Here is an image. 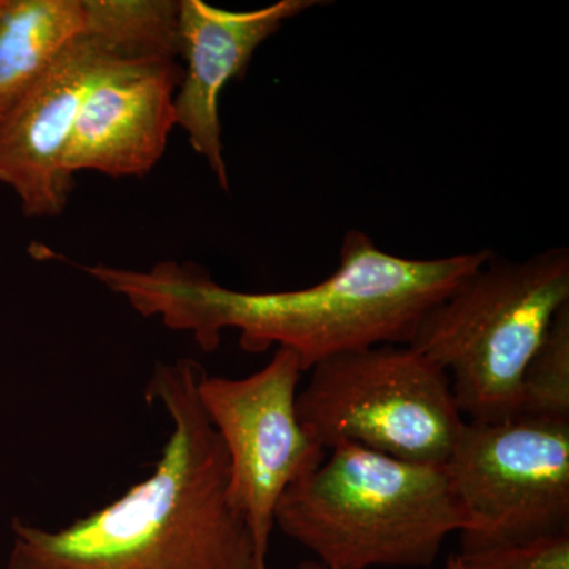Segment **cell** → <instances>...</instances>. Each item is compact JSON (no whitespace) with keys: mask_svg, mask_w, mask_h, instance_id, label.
I'll return each instance as SVG.
<instances>
[{"mask_svg":"<svg viewBox=\"0 0 569 569\" xmlns=\"http://www.w3.org/2000/svg\"><path fill=\"white\" fill-rule=\"evenodd\" d=\"M569 302V250L523 261L492 257L419 321L411 348L451 380L470 421L518 417L520 383L557 312Z\"/></svg>","mask_w":569,"mask_h":569,"instance_id":"cell-4","label":"cell"},{"mask_svg":"<svg viewBox=\"0 0 569 569\" xmlns=\"http://www.w3.org/2000/svg\"><path fill=\"white\" fill-rule=\"evenodd\" d=\"M445 467L466 518L460 552L569 531V422L468 421Z\"/></svg>","mask_w":569,"mask_h":569,"instance_id":"cell-6","label":"cell"},{"mask_svg":"<svg viewBox=\"0 0 569 569\" xmlns=\"http://www.w3.org/2000/svg\"><path fill=\"white\" fill-rule=\"evenodd\" d=\"M116 58L132 59L107 32L86 28L0 122V182L20 197L26 216L54 217L67 208L74 179L63 156L86 92Z\"/></svg>","mask_w":569,"mask_h":569,"instance_id":"cell-8","label":"cell"},{"mask_svg":"<svg viewBox=\"0 0 569 569\" xmlns=\"http://www.w3.org/2000/svg\"><path fill=\"white\" fill-rule=\"evenodd\" d=\"M203 369L157 365L146 402L171 433L159 462L107 507L59 530L14 518L9 569H258L252 533L228 497V455L198 396Z\"/></svg>","mask_w":569,"mask_h":569,"instance_id":"cell-2","label":"cell"},{"mask_svg":"<svg viewBox=\"0 0 569 569\" xmlns=\"http://www.w3.org/2000/svg\"><path fill=\"white\" fill-rule=\"evenodd\" d=\"M309 372L296 411L325 451L351 443L403 462L447 463L466 421L448 373L415 348L369 347Z\"/></svg>","mask_w":569,"mask_h":569,"instance_id":"cell-5","label":"cell"},{"mask_svg":"<svg viewBox=\"0 0 569 569\" xmlns=\"http://www.w3.org/2000/svg\"><path fill=\"white\" fill-rule=\"evenodd\" d=\"M445 569H466L463 567L462 560H460L459 553H456V556L449 557L447 561V568Z\"/></svg>","mask_w":569,"mask_h":569,"instance_id":"cell-14","label":"cell"},{"mask_svg":"<svg viewBox=\"0 0 569 569\" xmlns=\"http://www.w3.org/2000/svg\"><path fill=\"white\" fill-rule=\"evenodd\" d=\"M518 417L569 422V302L523 372Z\"/></svg>","mask_w":569,"mask_h":569,"instance_id":"cell-12","label":"cell"},{"mask_svg":"<svg viewBox=\"0 0 569 569\" xmlns=\"http://www.w3.org/2000/svg\"><path fill=\"white\" fill-rule=\"evenodd\" d=\"M276 526L326 569L429 568L466 518L447 467L342 443L284 490Z\"/></svg>","mask_w":569,"mask_h":569,"instance_id":"cell-3","label":"cell"},{"mask_svg":"<svg viewBox=\"0 0 569 569\" xmlns=\"http://www.w3.org/2000/svg\"><path fill=\"white\" fill-rule=\"evenodd\" d=\"M493 250L411 260L383 252L365 233L350 230L339 268L323 282L299 290L249 293L213 282L193 263L162 261L148 271L97 264L84 268L122 296L142 317L189 332L203 351L238 329L247 353L288 348L302 370L335 356L377 346H408L421 318L447 298Z\"/></svg>","mask_w":569,"mask_h":569,"instance_id":"cell-1","label":"cell"},{"mask_svg":"<svg viewBox=\"0 0 569 569\" xmlns=\"http://www.w3.org/2000/svg\"><path fill=\"white\" fill-rule=\"evenodd\" d=\"M466 569H569V531L460 552Z\"/></svg>","mask_w":569,"mask_h":569,"instance_id":"cell-13","label":"cell"},{"mask_svg":"<svg viewBox=\"0 0 569 569\" xmlns=\"http://www.w3.org/2000/svg\"><path fill=\"white\" fill-rule=\"evenodd\" d=\"M296 569H326L323 565L318 563L317 560H306L296 567Z\"/></svg>","mask_w":569,"mask_h":569,"instance_id":"cell-15","label":"cell"},{"mask_svg":"<svg viewBox=\"0 0 569 569\" xmlns=\"http://www.w3.org/2000/svg\"><path fill=\"white\" fill-rule=\"evenodd\" d=\"M328 2L279 0L263 9L228 11L203 0H181L179 58L186 61L174 97L176 126L189 134L193 151L208 162L217 182L230 190L223 159L219 102L224 86L242 78L254 51L283 22Z\"/></svg>","mask_w":569,"mask_h":569,"instance_id":"cell-10","label":"cell"},{"mask_svg":"<svg viewBox=\"0 0 569 569\" xmlns=\"http://www.w3.org/2000/svg\"><path fill=\"white\" fill-rule=\"evenodd\" d=\"M183 70L170 59H111L82 99L63 168L111 178L148 174L176 126Z\"/></svg>","mask_w":569,"mask_h":569,"instance_id":"cell-9","label":"cell"},{"mask_svg":"<svg viewBox=\"0 0 569 569\" xmlns=\"http://www.w3.org/2000/svg\"><path fill=\"white\" fill-rule=\"evenodd\" d=\"M86 28L84 0H0V122Z\"/></svg>","mask_w":569,"mask_h":569,"instance_id":"cell-11","label":"cell"},{"mask_svg":"<svg viewBox=\"0 0 569 569\" xmlns=\"http://www.w3.org/2000/svg\"><path fill=\"white\" fill-rule=\"evenodd\" d=\"M298 355L277 348L271 361L244 378L201 373L198 396L228 455V497L252 533L258 569H269L276 509L284 490L326 458L301 425L296 397Z\"/></svg>","mask_w":569,"mask_h":569,"instance_id":"cell-7","label":"cell"}]
</instances>
